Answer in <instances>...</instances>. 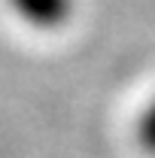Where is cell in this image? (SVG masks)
Returning <instances> with one entry per match:
<instances>
[{
  "label": "cell",
  "mask_w": 155,
  "mask_h": 158,
  "mask_svg": "<svg viewBox=\"0 0 155 158\" xmlns=\"http://www.w3.org/2000/svg\"><path fill=\"white\" fill-rule=\"evenodd\" d=\"M12 9L34 27H61L73 12V0H9Z\"/></svg>",
  "instance_id": "6da1fadb"
},
{
  "label": "cell",
  "mask_w": 155,
  "mask_h": 158,
  "mask_svg": "<svg viewBox=\"0 0 155 158\" xmlns=\"http://www.w3.org/2000/svg\"><path fill=\"white\" fill-rule=\"evenodd\" d=\"M137 143H140L143 152L155 155V100L143 110V116L137 122Z\"/></svg>",
  "instance_id": "7a4b0ae2"
}]
</instances>
